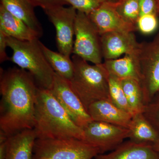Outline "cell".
I'll return each mask as SVG.
<instances>
[{
	"instance_id": "1",
	"label": "cell",
	"mask_w": 159,
	"mask_h": 159,
	"mask_svg": "<svg viewBox=\"0 0 159 159\" xmlns=\"http://www.w3.org/2000/svg\"><path fill=\"white\" fill-rule=\"evenodd\" d=\"M39 89L25 70L1 68L0 129L8 136L34 128Z\"/></svg>"
},
{
	"instance_id": "2",
	"label": "cell",
	"mask_w": 159,
	"mask_h": 159,
	"mask_svg": "<svg viewBox=\"0 0 159 159\" xmlns=\"http://www.w3.org/2000/svg\"><path fill=\"white\" fill-rule=\"evenodd\" d=\"M33 129L37 139H84L83 129L71 119L48 89L39 90Z\"/></svg>"
},
{
	"instance_id": "3",
	"label": "cell",
	"mask_w": 159,
	"mask_h": 159,
	"mask_svg": "<svg viewBox=\"0 0 159 159\" xmlns=\"http://www.w3.org/2000/svg\"><path fill=\"white\" fill-rule=\"evenodd\" d=\"M72 59L74 73L69 83L86 109L88 111L89 106L96 101L111 100L108 73L102 63L92 65L75 55H73Z\"/></svg>"
},
{
	"instance_id": "4",
	"label": "cell",
	"mask_w": 159,
	"mask_h": 159,
	"mask_svg": "<svg viewBox=\"0 0 159 159\" xmlns=\"http://www.w3.org/2000/svg\"><path fill=\"white\" fill-rule=\"evenodd\" d=\"M6 39L12 51L11 61L29 72L40 89H51L55 73L43 52L39 39L21 41L8 36Z\"/></svg>"
},
{
	"instance_id": "5",
	"label": "cell",
	"mask_w": 159,
	"mask_h": 159,
	"mask_svg": "<svg viewBox=\"0 0 159 159\" xmlns=\"http://www.w3.org/2000/svg\"><path fill=\"white\" fill-rule=\"evenodd\" d=\"M99 149L79 139H36L33 159H93Z\"/></svg>"
},
{
	"instance_id": "6",
	"label": "cell",
	"mask_w": 159,
	"mask_h": 159,
	"mask_svg": "<svg viewBox=\"0 0 159 159\" xmlns=\"http://www.w3.org/2000/svg\"><path fill=\"white\" fill-rule=\"evenodd\" d=\"M73 54L95 65L102 63L101 36L85 13L77 11Z\"/></svg>"
},
{
	"instance_id": "7",
	"label": "cell",
	"mask_w": 159,
	"mask_h": 159,
	"mask_svg": "<svg viewBox=\"0 0 159 159\" xmlns=\"http://www.w3.org/2000/svg\"><path fill=\"white\" fill-rule=\"evenodd\" d=\"M138 57L147 104L159 92V32L151 41L141 43Z\"/></svg>"
},
{
	"instance_id": "8",
	"label": "cell",
	"mask_w": 159,
	"mask_h": 159,
	"mask_svg": "<svg viewBox=\"0 0 159 159\" xmlns=\"http://www.w3.org/2000/svg\"><path fill=\"white\" fill-rule=\"evenodd\" d=\"M83 130V141L98 148L100 154L114 150L131 134L128 129L100 121H92Z\"/></svg>"
},
{
	"instance_id": "9",
	"label": "cell",
	"mask_w": 159,
	"mask_h": 159,
	"mask_svg": "<svg viewBox=\"0 0 159 159\" xmlns=\"http://www.w3.org/2000/svg\"><path fill=\"white\" fill-rule=\"evenodd\" d=\"M56 30V40L58 51L70 57L73 54L75 25L77 11L70 6H58L44 10Z\"/></svg>"
},
{
	"instance_id": "10",
	"label": "cell",
	"mask_w": 159,
	"mask_h": 159,
	"mask_svg": "<svg viewBox=\"0 0 159 159\" xmlns=\"http://www.w3.org/2000/svg\"><path fill=\"white\" fill-rule=\"evenodd\" d=\"M50 90L71 119L80 127L83 129L93 121L79 97L71 88L68 80L55 73Z\"/></svg>"
},
{
	"instance_id": "11",
	"label": "cell",
	"mask_w": 159,
	"mask_h": 159,
	"mask_svg": "<svg viewBox=\"0 0 159 159\" xmlns=\"http://www.w3.org/2000/svg\"><path fill=\"white\" fill-rule=\"evenodd\" d=\"M100 35L112 32H134L136 26L129 23L118 13L112 2H104L87 15Z\"/></svg>"
},
{
	"instance_id": "12",
	"label": "cell",
	"mask_w": 159,
	"mask_h": 159,
	"mask_svg": "<svg viewBox=\"0 0 159 159\" xmlns=\"http://www.w3.org/2000/svg\"><path fill=\"white\" fill-rule=\"evenodd\" d=\"M100 36L104 60L116 59L125 54H139L141 43L138 42L134 32H109Z\"/></svg>"
},
{
	"instance_id": "13",
	"label": "cell",
	"mask_w": 159,
	"mask_h": 159,
	"mask_svg": "<svg viewBox=\"0 0 159 159\" xmlns=\"http://www.w3.org/2000/svg\"><path fill=\"white\" fill-rule=\"evenodd\" d=\"M88 111L93 121H100L129 129L133 116L119 108L110 99L91 104Z\"/></svg>"
},
{
	"instance_id": "14",
	"label": "cell",
	"mask_w": 159,
	"mask_h": 159,
	"mask_svg": "<svg viewBox=\"0 0 159 159\" xmlns=\"http://www.w3.org/2000/svg\"><path fill=\"white\" fill-rule=\"evenodd\" d=\"M94 159H159V152L151 143L129 140L122 142L111 152L100 154Z\"/></svg>"
},
{
	"instance_id": "15",
	"label": "cell",
	"mask_w": 159,
	"mask_h": 159,
	"mask_svg": "<svg viewBox=\"0 0 159 159\" xmlns=\"http://www.w3.org/2000/svg\"><path fill=\"white\" fill-rule=\"evenodd\" d=\"M102 64L109 74L119 80L134 79L142 82L138 54H125L120 58L104 60Z\"/></svg>"
},
{
	"instance_id": "16",
	"label": "cell",
	"mask_w": 159,
	"mask_h": 159,
	"mask_svg": "<svg viewBox=\"0 0 159 159\" xmlns=\"http://www.w3.org/2000/svg\"><path fill=\"white\" fill-rule=\"evenodd\" d=\"M0 31L6 36L21 41H32L40 36L0 5Z\"/></svg>"
},
{
	"instance_id": "17",
	"label": "cell",
	"mask_w": 159,
	"mask_h": 159,
	"mask_svg": "<svg viewBox=\"0 0 159 159\" xmlns=\"http://www.w3.org/2000/svg\"><path fill=\"white\" fill-rule=\"evenodd\" d=\"M36 139L34 129L23 130L9 137L6 159H33Z\"/></svg>"
},
{
	"instance_id": "18",
	"label": "cell",
	"mask_w": 159,
	"mask_h": 159,
	"mask_svg": "<svg viewBox=\"0 0 159 159\" xmlns=\"http://www.w3.org/2000/svg\"><path fill=\"white\" fill-rule=\"evenodd\" d=\"M1 5L9 13L21 20L41 36L42 27L35 15L34 6L28 0H0Z\"/></svg>"
},
{
	"instance_id": "19",
	"label": "cell",
	"mask_w": 159,
	"mask_h": 159,
	"mask_svg": "<svg viewBox=\"0 0 159 159\" xmlns=\"http://www.w3.org/2000/svg\"><path fill=\"white\" fill-rule=\"evenodd\" d=\"M129 129L134 142L154 144L159 140V134L142 113L134 115Z\"/></svg>"
},
{
	"instance_id": "20",
	"label": "cell",
	"mask_w": 159,
	"mask_h": 159,
	"mask_svg": "<svg viewBox=\"0 0 159 159\" xmlns=\"http://www.w3.org/2000/svg\"><path fill=\"white\" fill-rule=\"evenodd\" d=\"M121 83L133 116L143 113L147 103L142 82L136 79H125L121 80Z\"/></svg>"
},
{
	"instance_id": "21",
	"label": "cell",
	"mask_w": 159,
	"mask_h": 159,
	"mask_svg": "<svg viewBox=\"0 0 159 159\" xmlns=\"http://www.w3.org/2000/svg\"><path fill=\"white\" fill-rule=\"evenodd\" d=\"M40 46L47 60L55 73L70 81L74 73V64L72 59L60 52L50 50L41 42Z\"/></svg>"
},
{
	"instance_id": "22",
	"label": "cell",
	"mask_w": 159,
	"mask_h": 159,
	"mask_svg": "<svg viewBox=\"0 0 159 159\" xmlns=\"http://www.w3.org/2000/svg\"><path fill=\"white\" fill-rule=\"evenodd\" d=\"M112 3L126 21L136 26L140 17L139 0H117Z\"/></svg>"
},
{
	"instance_id": "23",
	"label": "cell",
	"mask_w": 159,
	"mask_h": 159,
	"mask_svg": "<svg viewBox=\"0 0 159 159\" xmlns=\"http://www.w3.org/2000/svg\"><path fill=\"white\" fill-rule=\"evenodd\" d=\"M109 90L111 100L116 106L133 115L121 85V80L108 74Z\"/></svg>"
},
{
	"instance_id": "24",
	"label": "cell",
	"mask_w": 159,
	"mask_h": 159,
	"mask_svg": "<svg viewBox=\"0 0 159 159\" xmlns=\"http://www.w3.org/2000/svg\"><path fill=\"white\" fill-rule=\"evenodd\" d=\"M142 113L159 134V93L146 104Z\"/></svg>"
},
{
	"instance_id": "25",
	"label": "cell",
	"mask_w": 159,
	"mask_h": 159,
	"mask_svg": "<svg viewBox=\"0 0 159 159\" xmlns=\"http://www.w3.org/2000/svg\"><path fill=\"white\" fill-rule=\"evenodd\" d=\"M157 15L156 14H149L140 16L137 23V30L143 34L153 33L158 26Z\"/></svg>"
},
{
	"instance_id": "26",
	"label": "cell",
	"mask_w": 159,
	"mask_h": 159,
	"mask_svg": "<svg viewBox=\"0 0 159 159\" xmlns=\"http://www.w3.org/2000/svg\"><path fill=\"white\" fill-rule=\"evenodd\" d=\"M67 4L74 7L77 11L88 15L104 2V0H63Z\"/></svg>"
},
{
	"instance_id": "27",
	"label": "cell",
	"mask_w": 159,
	"mask_h": 159,
	"mask_svg": "<svg viewBox=\"0 0 159 159\" xmlns=\"http://www.w3.org/2000/svg\"><path fill=\"white\" fill-rule=\"evenodd\" d=\"M140 16L149 14H158L156 0H139Z\"/></svg>"
},
{
	"instance_id": "28",
	"label": "cell",
	"mask_w": 159,
	"mask_h": 159,
	"mask_svg": "<svg viewBox=\"0 0 159 159\" xmlns=\"http://www.w3.org/2000/svg\"><path fill=\"white\" fill-rule=\"evenodd\" d=\"M33 6L41 7L43 10H47L58 6L67 5L63 0H28Z\"/></svg>"
},
{
	"instance_id": "29",
	"label": "cell",
	"mask_w": 159,
	"mask_h": 159,
	"mask_svg": "<svg viewBox=\"0 0 159 159\" xmlns=\"http://www.w3.org/2000/svg\"><path fill=\"white\" fill-rule=\"evenodd\" d=\"M7 47H8V45L6 36L0 31V62L1 63L9 60L6 53Z\"/></svg>"
},
{
	"instance_id": "30",
	"label": "cell",
	"mask_w": 159,
	"mask_h": 159,
	"mask_svg": "<svg viewBox=\"0 0 159 159\" xmlns=\"http://www.w3.org/2000/svg\"><path fill=\"white\" fill-rule=\"evenodd\" d=\"M7 145L8 140L0 143V159H6L7 152Z\"/></svg>"
},
{
	"instance_id": "31",
	"label": "cell",
	"mask_w": 159,
	"mask_h": 159,
	"mask_svg": "<svg viewBox=\"0 0 159 159\" xmlns=\"http://www.w3.org/2000/svg\"><path fill=\"white\" fill-rule=\"evenodd\" d=\"M154 148L159 152V140L155 144H153Z\"/></svg>"
},
{
	"instance_id": "32",
	"label": "cell",
	"mask_w": 159,
	"mask_h": 159,
	"mask_svg": "<svg viewBox=\"0 0 159 159\" xmlns=\"http://www.w3.org/2000/svg\"><path fill=\"white\" fill-rule=\"evenodd\" d=\"M156 1L157 9L158 14H159V0H156Z\"/></svg>"
},
{
	"instance_id": "33",
	"label": "cell",
	"mask_w": 159,
	"mask_h": 159,
	"mask_svg": "<svg viewBox=\"0 0 159 159\" xmlns=\"http://www.w3.org/2000/svg\"><path fill=\"white\" fill-rule=\"evenodd\" d=\"M105 2H116V1H117V0H104Z\"/></svg>"
},
{
	"instance_id": "34",
	"label": "cell",
	"mask_w": 159,
	"mask_h": 159,
	"mask_svg": "<svg viewBox=\"0 0 159 159\" xmlns=\"http://www.w3.org/2000/svg\"></svg>"
}]
</instances>
